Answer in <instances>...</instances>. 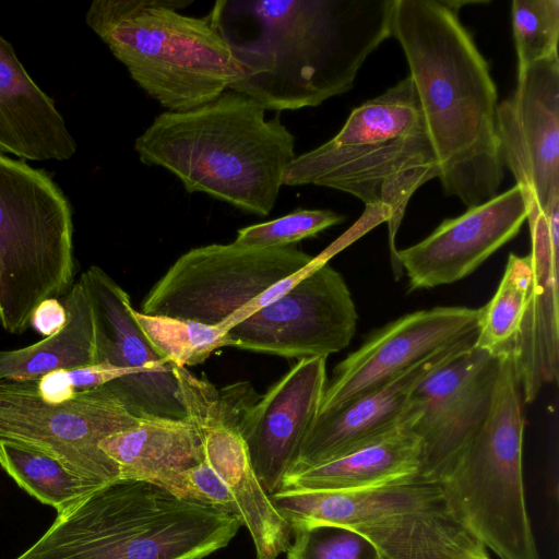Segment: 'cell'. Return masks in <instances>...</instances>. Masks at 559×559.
<instances>
[{"label": "cell", "mask_w": 559, "mask_h": 559, "mask_svg": "<svg viewBox=\"0 0 559 559\" xmlns=\"http://www.w3.org/2000/svg\"><path fill=\"white\" fill-rule=\"evenodd\" d=\"M394 0H218L207 14L239 75L230 90L266 110L316 107L353 88L391 37Z\"/></svg>", "instance_id": "obj_1"}, {"label": "cell", "mask_w": 559, "mask_h": 559, "mask_svg": "<svg viewBox=\"0 0 559 559\" xmlns=\"http://www.w3.org/2000/svg\"><path fill=\"white\" fill-rule=\"evenodd\" d=\"M391 36L409 68L439 179L467 209L498 194V93L487 61L445 0H394Z\"/></svg>", "instance_id": "obj_2"}, {"label": "cell", "mask_w": 559, "mask_h": 559, "mask_svg": "<svg viewBox=\"0 0 559 559\" xmlns=\"http://www.w3.org/2000/svg\"><path fill=\"white\" fill-rule=\"evenodd\" d=\"M265 112L254 99L227 90L193 109L159 114L134 150L143 164L178 178L188 193L266 216L296 154L294 134Z\"/></svg>", "instance_id": "obj_3"}, {"label": "cell", "mask_w": 559, "mask_h": 559, "mask_svg": "<svg viewBox=\"0 0 559 559\" xmlns=\"http://www.w3.org/2000/svg\"><path fill=\"white\" fill-rule=\"evenodd\" d=\"M439 177L437 158L409 76L349 114L338 133L296 156L283 185L319 186L352 194L389 213V249L396 278L403 270L395 238L411 198Z\"/></svg>", "instance_id": "obj_4"}, {"label": "cell", "mask_w": 559, "mask_h": 559, "mask_svg": "<svg viewBox=\"0 0 559 559\" xmlns=\"http://www.w3.org/2000/svg\"><path fill=\"white\" fill-rule=\"evenodd\" d=\"M240 526L217 507L118 478L58 514L15 559H202L227 546Z\"/></svg>", "instance_id": "obj_5"}, {"label": "cell", "mask_w": 559, "mask_h": 559, "mask_svg": "<svg viewBox=\"0 0 559 559\" xmlns=\"http://www.w3.org/2000/svg\"><path fill=\"white\" fill-rule=\"evenodd\" d=\"M192 0H94L87 26L167 111L204 105L239 75L236 60L209 15L179 11Z\"/></svg>", "instance_id": "obj_6"}, {"label": "cell", "mask_w": 559, "mask_h": 559, "mask_svg": "<svg viewBox=\"0 0 559 559\" xmlns=\"http://www.w3.org/2000/svg\"><path fill=\"white\" fill-rule=\"evenodd\" d=\"M270 498L292 532L345 528L361 536L376 559H490L439 483L413 478L354 491L287 489Z\"/></svg>", "instance_id": "obj_7"}, {"label": "cell", "mask_w": 559, "mask_h": 559, "mask_svg": "<svg viewBox=\"0 0 559 559\" xmlns=\"http://www.w3.org/2000/svg\"><path fill=\"white\" fill-rule=\"evenodd\" d=\"M523 402L508 350L484 425L439 481L460 522L499 559H540L524 490Z\"/></svg>", "instance_id": "obj_8"}, {"label": "cell", "mask_w": 559, "mask_h": 559, "mask_svg": "<svg viewBox=\"0 0 559 559\" xmlns=\"http://www.w3.org/2000/svg\"><path fill=\"white\" fill-rule=\"evenodd\" d=\"M69 200L43 169L0 154V325L21 334L36 307L72 286Z\"/></svg>", "instance_id": "obj_9"}, {"label": "cell", "mask_w": 559, "mask_h": 559, "mask_svg": "<svg viewBox=\"0 0 559 559\" xmlns=\"http://www.w3.org/2000/svg\"><path fill=\"white\" fill-rule=\"evenodd\" d=\"M313 257L293 246L236 242L192 248L144 297L140 312L223 326L231 316Z\"/></svg>", "instance_id": "obj_10"}, {"label": "cell", "mask_w": 559, "mask_h": 559, "mask_svg": "<svg viewBox=\"0 0 559 559\" xmlns=\"http://www.w3.org/2000/svg\"><path fill=\"white\" fill-rule=\"evenodd\" d=\"M140 418L105 385L50 403L36 382L0 381V438L37 449L100 486L119 478L100 441Z\"/></svg>", "instance_id": "obj_11"}, {"label": "cell", "mask_w": 559, "mask_h": 559, "mask_svg": "<svg viewBox=\"0 0 559 559\" xmlns=\"http://www.w3.org/2000/svg\"><path fill=\"white\" fill-rule=\"evenodd\" d=\"M178 397L188 419L198 430L204 459L225 481L248 530L257 559H277L292 542V530L258 479L239 432L249 403L246 383L217 389L204 376L174 367Z\"/></svg>", "instance_id": "obj_12"}, {"label": "cell", "mask_w": 559, "mask_h": 559, "mask_svg": "<svg viewBox=\"0 0 559 559\" xmlns=\"http://www.w3.org/2000/svg\"><path fill=\"white\" fill-rule=\"evenodd\" d=\"M358 313L342 274L328 263L277 300L226 330L228 346L285 358L326 357L346 348Z\"/></svg>", "instance_id": "obj_13"}, {"label": "cell", "mask_w": 559, "mask_h": 559, "mask_svg": "<svg viewBox=\"0 0 559 559\" xmlns=\"http://www.w3.org/2000/svg\"><path fill=\"white\" fill-rule=\"evenodd\" d=\"M500 357L471 347L430 373L412 394L420 441L415 478L439 483L475 438L490 408Z\"/></svg>", "instance_id": "obj_14"}, {"label": "cell", "mask_w": 559, "mask_h": 559, "mask_svg": "<svg viewBox=\"0 0 559 559\" xmlns=\"http://www.w3.org/2000/svg\"><path fill=\"white\" fill-rule=\"evenodd\" d=\"M479 309L442 306L418 310L370 334L328 382L317 418L377 390L432 352L477 331Z\"/></svg>", "instance_id": "obj_15"}, {"label": "cell", "mask_w": 559, "mask_h": 559, "mask_svg": "<svg viewBox=\"0 0 559 559\" xmlns=\"http://www.w3.org/2000/svg\"><path fill=\"white\" fill-rule=\"evenodd\" d=\"M503 166L546 209L559 197L558 53L519 72L515 92L498 104Z\"/></svg>", "instance_id": "obj_16"}, {"label": "cell", "mask_w": 559, "mask_h": 559, "mask_svg": "<svg viewBox=\"0 0 559 559\" xmlns=\"http://www.w3.org/2000/svg\"><path fill=\"white\" fill-rule=\"evenodd\" d=\"M526 216L523 187L515 183L462 215L444 219L421 241L397 249L409 290L465 278L519 234Z\"/></svg>", "instance_id": "obj_17"}, {"label": "cell", "mask_w": 559, "mask_h": 559, "mask_svg": "<svg viewBox=\"0 0 559 559\" xmlns=\"http://www.w3.org/2000/svg\"><path fill=\"white\" fill-rule=\"evenodd\" d=\"M326 384V357L302 358L243 412L239 432L269 495L280 489L293 467L317 419Z\"/></svg>", "instance_id": "obj_18"}, {"label": "cell", "mask_w": 559, "mask_h": 559, "mask_svg": "<svg viewBox=\"0 0 559 559\" xmlns=\"http://www.w3.org/2000/svg\"><path fill=\"white\" fill-rule=\"evenodd\" d=\"M477 331L427 355L382 386L316 419L289 473L324 463L374 442L415 420V389L430 373L474 346Z\"/></svg>", "instance_id": "obj_19"}, {"label": "cell", "mask_w": 559, "mask_h": 559, "mask_svg": "<svg viewBox=\"0 0 559 559\" xmlns=\"http://www.w3.org/2000/svg\"><path fill=\"white\" fill-rule=\"evenodd\" d=\"M83 280L93 308L96 364L136 373L134 414L186 419L173 366L146 338L135 321L129 294L104 270L92 265Z\"/></svg>", "instance_id": "obj_20"}, {"label": "cell", "mask_w": 559, "mask_h": 559, "mask_svg": "<svg viewBox=\"0 0 559 559\" xmlns=\"http://www.w3.org/2000/svg\"><path fill=\"white\" fill-rule=\"evenodd\" d=\"M531 234L532 285L512 354L523 401L532 403L540 389L556 382L559 365V197L542 209L523 188Z\"/></svg>", "instance_id": "obj_21"}, {"label": "cell", "mask_w": 559, "mask_h": 559, "mask_svg": "<svg viewBox=\"0 0 559 559\" xmlns=\"http://www.w3.org/2000/svg\"><path fill=\"white\" fill-rule=\"evenodd\" d=\"M76 142L53 100L27 73L0 35V154L21 159L66 160Z\"/></svg>", "instance_id": "obj_22"}, {"label": "cell", "mask_w": 559, "mask_h": 559, "mask_svg": "<svg viewBox=\"0 0 559 559\" xmlns=\"http://www.w3.org/2000/svg\"><path fill=\"white\" fill-rule=\"evenodd\" d=\"M99 447L117 464L120 479L145 480L167 490L181 473L205 461L199 432L188 419L141 417Z\"/></svg>", "instance_id": "obj_23"}, {"label": "cell", "mask_w": 559, "mask_h": 559, "mask_svg": "<svg viewBox=\"0 0 559 559\" xmlns=\"http://www.w3.org/2000/svg\"><path fill=\"white\" fill-rule=\"evenodd\" d=\"M413 421L343 456L287 474L278 490L354 491L415 478L420 441Z\"/></svg>", "instance_id": "obj_24"}, {"label": "cell", "mask_w": 559, "mask_h": 559, "mask_svg": "<svg viewBox=\"0 0 559 559\" xmlns=\"http://www.w3.org/2000/svg\"><path fill=\"white\" fill-rule=\"evenodd\" d=\"M62 304L67 321L56 334L23 348L0 350V381L37 382L50 372L96 364L93 308L81 277Z\"/></svg>", "instance_id": "obj_25"}, {"label": "cell", "mask_w": 559, "mask_h": 559, "mask_svg": "<svg viewBox=\"0 0 559 559\" xmlns=\"http://www.w3.org/2000/svg\"><path fill=\"white\" fill-rule=\"evenodd\" d=\"M0 466L32 497L63 513L100 485L66 468L52 456L26 444L0 438Z\"/></svg>", "instance_id": "obj_26"}, {"label": "cell", "mask_w": 559, "mask_h": 559, "mask_svg": "<svg viewBox=\"0 0 559 559\" xmlns=\"http://www.w3.org/2000/svg\"><path fill=\"white\" fill-rule=\"evenodd\" d=\"M531 285L530 255L510 253L496 294L479 308L475 347L498 357L512 350L521 330Z\"/></svg>", "instance_id": "obj_27"}, {"label": "cell", "mask_w": 559, "mask_h": 559, "mask_svg": "<svg viewBox=\"0 0 559 559\" xmlns=\"http://www.w3.org/2000/svg\"><path fill=\"white\" fill-rule=\"evenodd\" d=\"M132 314L154 349L176 367L203 364L216 349L228 346L226 330L192 320Z\"/></svg>", "instance_id": "obj_28"}, {"label": "cell", "mask_w": 559, "mask_h": 559, "mask_svg": "<svg viewBox=\"0 0 559 559\" xmlns=\"http://www.w3.org/2000/svg\"><path fill=\"white\" fill-rule=\"evenodd\" d=\"M511 17L519 72L558 53L559 0H513Z\"/></svg>", "instance_id": "obj_29"}, {"label": "cell", "mask_w": 559, "mask_h": 559, "mask_svg": "<svg viewBox=\"0 0 559 559\" xmlns=\"http://www.w3.org/2000/svg\"><path fill=\"white\" fill-rule=\"evenodd\" d=\"M344 219L343 215L330 210H298L270 222L238 229L234 242L251 247L293 246Z\"/></svg>", "instance_id": "obj_30"}, {"label": "cell", "mask_w": 559, "mask_h": 559, "mask_svg": "<svg viewBox=\"0 0 559 559\" xmlns=\"http://www.w3.org/2000/svg\"><path fill=\"white\" fill-rule=\"evenodd\" d=\"M287 559H376L371 546L358 534L333 526L292 532Z\"/></svg>", "instance_id": "obj_31"}, {"label": "cell", "mask_w": 559, "mask_h": 559, "mask_svg": "<svg viewBox=\"0 0 559 559\" xmlns=\"http://www.w3.org/2000/svg\"><path fill=\"white\" fill-rule=\"evenodd\" d=\"M169 491L187 500L217 507L240 520L225 481L206 461L180 474Z\"/></svg>", "instance_id": "obj_32"}, {"label": "cell", "mask_w": 559, "mask_h": 559, "mask_svg": "<svg viewBox=\"0 0 559 559\" xmlns=\"http://www.w3.org/2000/svg\"><path fill=\"white\" fill-rule=\"evenodd\" d=\"M67 312L58 298L41 301L34 310L31 325L45 337L56 334L66 323Z\"/></svg>", "instance_id": "obj_33"}]
</instances>
